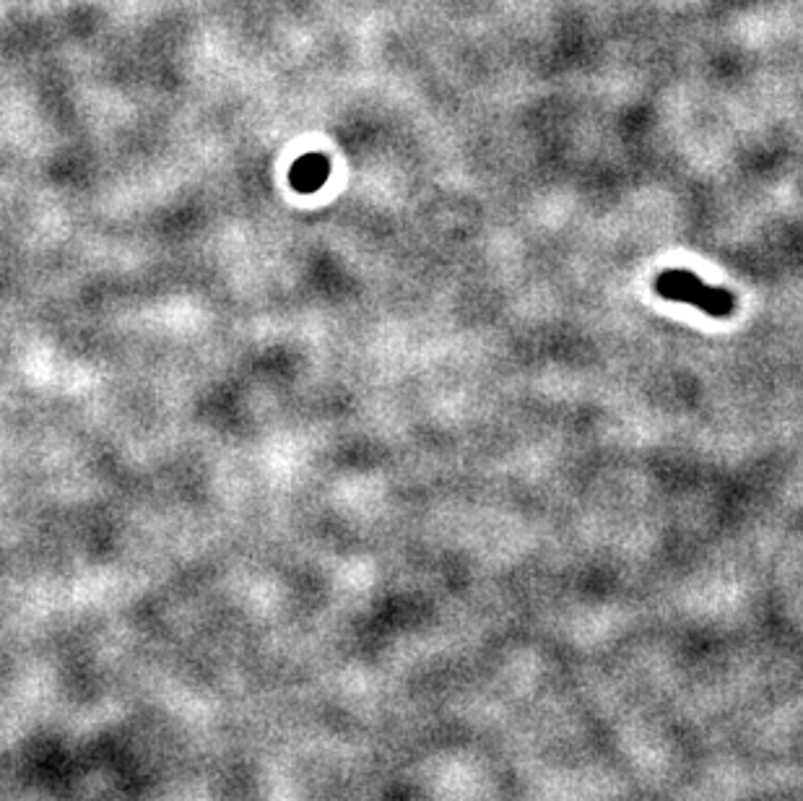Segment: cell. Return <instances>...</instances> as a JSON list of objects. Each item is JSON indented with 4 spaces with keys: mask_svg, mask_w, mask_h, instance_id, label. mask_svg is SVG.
I'll return each mask as SVG.
<instances>
[{
    "mask_svg": "<svg viewBox=\"0 0 803 801\" xmlns=\"http://www.w3.org/2000/svg\"><path fill=\"white\" fill-rule=\"evenodd\" d=\"M655 292L661 294L663 300L671 302H684L692 305L702 313L713 315V318H731L736 310V300L728 289L710 287L702 279L684 271V268H668L655 279Z\"/></svg>",
    "mask_w": 803,
    "mask_h": 801,
    "instance_id": "cell-1",
    "label": "cell"
},
{
    "mask_svg": "<svg viewBox=\"0 0 803 801\" xmlns=\"http://www.w3.org/2000/svg\"><path fill=\"white\" fill-rule=\"evenodd\" d=\"M331 175V162L323 154H305L292 164L289 183L297 193H315Z\"/></svg>",
    "mask_w": 803,
    "mask_h": 801,
    "instance_id": "cell-2",
    "label": "cell"
}]
</instances>
